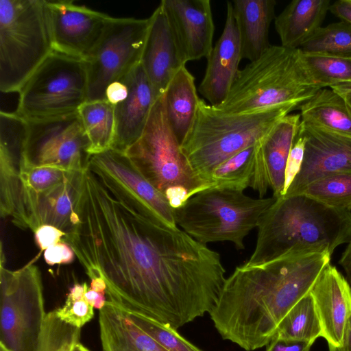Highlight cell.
Wrapping results in <instances>:
<instances>
[{
  "label": "cell",
  "mask_w": 351,
  "mask_h": 351,
  "mask_svg": "<svg viewBox=\"0 0 351 351\" xmlns=\"http://www.w3.org/2000/svg\"><path fill=\"white\" fill-rule=\"evenodd\" d=\"M79 222L62 239L108 301L174 329L209 313L226 280L220 254L149 215L87 166Z\"/></svg>",
  "instance_id": "obj_1"
},
{
  "label": "cell",
  "mask_w": 351,
  "mask_h": 351,
  "mask_svg": "<svg viewBox=\"0 0 351 351\" xmlns=\"http://www.w3.org/2000/svg\"><path fill=\"white\" fill-rule=\"evenodd\" d=\"M331 256L288 253L237 266L209 313L221 338L245 351L267 346L291 308L310 293Z\"/></svg>",
  "instance_id": "obj_2"
},
{
  "label": "cell",
  "mask_w": 351,
  "mask_h": 351,
  "mask_svg": "<svg viewBox=\"0 0 351 351\" xmlns=\"http://www.w3.org/2000/svg\"><path fill=\"white\" fill-rule=\"evenodd\" d=\"M254 252L247 264H258L288 253L335 249L351 240V212L330 207L304 194L276 198L260 217Z\"/></svg>",
  "instance_id": "obj_3"
},
{
  "label": "cell",
  "mask_w": 351,
  "mask_h": 351,
  "mask_svg": "<svg viewBox=\"0 0 351 351\" xmlns=\"http://www.w3.org/2000/svg\"><path fill=\"white\" fill-rule=\"evenodd\" d=\"M319 89L306 69L300 49L271 45L239 70L228 97L216 108L230 114L286 105L299 108Z\"/></svg>",
  "instance_id": "obj_4"
},
{
  "label": "cell",
  "mask_w": 351,
  "mask_h": 351,
  "mask_svg": "<svg viewBox=\"0 0 351 351\" xmlns=\"http://www.w3.org/2000/svg\"><path fill=\"white\" fill-rule=\"evenodd\" d=\"M297 108L280 106L249 113H226L200 99L193 125L180 145L195 173L213 186L211 174L224 161L260 142Z\"/></svg>",
  "instance_id": "obj_5"
},
{
  "label": "cell",
  "mask_w": 351,
  "mask_h": 351,
  "mask_svg": "<svg viewBox=\"0 0 351 351\" xmlns=\"http://www.w3.org/2000/svg\"><path fill=\"white\" fill-rule=\"evenodd\" d=\"M276 199L254 198L243 190L219 186L204 189L174 210L178 227L197 241H227L245 248V239L257 228L262 215Z\"/></svg>",
  "instance_id": "obj_6"
},
{
  "label": "cell",
  "mask_w": 351,
  "mask_h": 351,
  "mask_svg": "<svg viewBox=\"0 0 351 351\" xmlns=\"http://www.w3.org/2000/svg\"><path fill=\"white\" fill-rule=\"evenodd\" d=\"M125 154L174 210L197 192L213 186L195 173L182 153L169 126L162 95L156 101L141 136Z\"/></svg>",
  "instance_id": "obj_7"
},
{
  "label": "cell",
  "mask_w": 351,
  "mask_h": 351,
  "mask_svg": "<svg viewBox=\"0 0 351 351\" xmlns=\"http://www.w3.org/2000/svg\"><path fill=\"white\" fill-rule=\"evenodd\" d=\"M53 51L46 0L0 1V90L19 92Z\"/></svg>",
  "instance_id": "obj_8"
},
{
  "label": "cell",
  "mask_w": 351,
  "mask_h": 351,
  "mask_svg": "<svg viewBox=\"0 0 351 351\" xmlns=\"http://www.w3.org/2000/svg\"><path fill=\"white\" fill-rule=\"evenodd\" d=\"M19 93L15 112L27 121L76 113L88 99L86 62L53 50Z\"/></svg>",
  "instance_id": "obj_9"
},
{
  "label": "cell",
  "mask_w": 351,
  "mask_h": 351,
  "mask_svg": "<svg viewBox=\"0 0 351 351\" xmlns=\"http://www.w3.org/2000/svg\"><path fill=\"white\" fill-rule=\"evenodd\" d=\"M0 346L8 351H36L46 317L38 268L10 270L1 263Z\"/></svg>",
  "instance_id": "obj_10"
},
{
  "label": "cell",
  "mask_w": 351,
  "mask_h": 351,
  "mask_svg": "<svg viewBox=\"0 0 351 351\" xmlns=\"http://www.w3.org/2000/svg\"><path fill=\"white\" fill-rule=\"evenodd\" d=\"M149 19L111 17L101 38L84 60L87 101L106 99L107 87L141 63Z\"/></svg>",
  "instance_id": "obj_11"
},
{
  "label": "cell",
  "mask_w": 351,
  "mask_h": 351,
  "mask_svg": "<svg viewBox=\"0 0 351 351\" xmlns=\"http://www.w3.org/2000/svg\"><path fill=\"white\" fill-rule=\"evenodd\" d=\"M21 158L37 166L84 171L90 154V142L78 112L38 121H27Z\"/></svg>",
  "instance_id": "obj_12"
},
{
  "label": "cell",
  "mask_w": 351,
  "mask_h": 351,
  "mask_svg": "<svg viewBox=\"0 0 351 351\" xmlns=\"http://www.w3.org/2000/svg\"><path fill=\"white\" fill-rule=\"evenodd\" d=\"M85 170L76 171L62 183L41 192L21 185L12 222L34 232L43 225L55 226L66 235L71 232L79 222L77 209Z\"/></svg>",
  "instance_id": "obj_13"
},
{
  "label": "cell",
  "mask_w": 351,
  "mask_h": 351,
  "mask_svg": "<svg viewBox=\"0 0 351 351\" xmlns=\"http://www.w3.org/2000/svg\"><path fill=\"white\" fill-rule=\"evenodd\" d=\"M53 50L85 60L101 38L110 16L72 1H47Z\"/></svg>",
  "instance_id": "obj_14"
},
{
  "label": "cell",
  "mask_w": 351,
  "mask_h": 351,
  "mask_svg": "<svg viewBox=\"0 0 351 351\" xmlns=\"http://www.w3.org/2000/svg\"><path fill=\"white\" fill-rule=\"evenodd\" d=\"M300 131L305 139L304 160L282 196L298 195L319 178L351 172V136L308 125L302 120Z\"/></svg>",
  "instance_id": "obj_15"
},
{
  "label": "cell",
  "mask_w": 351,
  "mask_h": 351,
  "mask_svg": "<svg viewBox=\"0 0 351 351\" xmlns=\"http://www.w3.org/2000/svg\"><path fill=\"white\" fill-rule=\"evenodd\" d=\"M88 164L139 204L149 214L169 227H177L174 209L167 198L135 169L125 153L110 148L91 155Z\"/></svg>",
  "instance_id": "obj_16"
},
{
  "label": "cell",
  "mask_w": 351,
  "mask_h": 351,
  "mask_svg": "<svg viewBox=\"0 0 351 351\" xmlns=\"http://www.w3.org/2000/svg\"><path fill=\"white\" fill-rule=\"evenodd\" d=\"M185 63L207 58L213 46L215 25L209 0H162Z\"/></svg>",
  "instance_id": "obj_17"
},
{
  "label": "cell",
  "mask_w": 351,
  "mask_h": 351,
  "mask_svg": "<svg viewBox=\"0 0 351 351\" xmlns=\"http://www.w3.org/2000/svg\"><path fill=\"white\" fill-rule=\"evenodd\" d=\"M300 114H288L280 119L260 141L252 189L263 197L269 188L273 196H282L285 170L289 152L300 128Z\"/></svg>",
  "instance_id": "obj_18"
},
{
  "label": "cell",
  "mask_w": 351,
  "mask_h": 351,
  "mask_svg": "<svg viewBox=\"0 0 351 351\" xmlns=\"http://www.w3.org/2000/svg\"><path fill=\"white\" fill-rule=\"evenodd\" d=\"M149 19V28L141 64L158 99L186 63L160 3Z\"/></svg>",
  "instance_id": "obj_19"
},
{
  "label": "cell",
  "mask_w": 351,
  "mask_h": 351,
  "mask_svg": "<svg viewBox=\"0 0 351 351\" xmlns=\"http://www.w3.org/2000/svg\"><path fill=\"white\" fill-rule=\"evenodd\" d=\"M206 59L205 74L198 90L209 104L217 107L228 97L242 60L240 38L230 1L227 2L222 34Z\"/></svg>",
  "instance_id": "obj_20"
},
{
  "label": "cell",
  "mask_w": 351,
  "mask_h": 351,
  "mask_svg": "<svg viewBox=\"0 0 351 351\" xmlns=\"http://www.w3.org/2000/svg\"><path fill=\"white\" fill-rule=\"evenodd\" d=\"M121 80L128 95L114 106L115 134L111 149L125 153L141 136L157 99L141 63Z\"/></svg>",
  "instance_id": "obj_21"
},
{
  "label": "cell",
  "mask_w": 351,
  "mask_h": 351,
  "mask_svg": "<svg viewBox=\"0 0 351 351\" xmlns=\"http://www.w3.org/2000/svg\"><path fill=\"white\" fill-rule=\"evenodd\" d=\"M320 321L322 337L337 348L343 343L351 302V287L338 269L328 265L310 291Z\"/></svg>",
  "instance_id": "obj_22"
},
{
  "label": "cell",
  "mask_w": 351,
  "mask_h": 351,
  "mask_svg": "<svg viewBox=\"0 0 351 351\" xmlns=\"http://www.w3.org/2000/svg\"><path fill=\"white\" fill-rule=\"evenodd\" d=\"M276 5L275 0H234L232 2L242 59L252 62L271 46L269 29L276 18Z\"/></svg>",
  "instance_id": "obj_23"
},
{
  "label": "cell",
  "mask_w": 351,
  "mask_h": 351,
  "mask_svg": "<svg viewBox=\"0 0 351 351\" xmlns=\"http://www.w3.org/2000/svg\"><path fill=\"white\" fill-rule=\"evenodd\" d=\"M330 0H293L274 19L281 46L300 49L322 27Z\"/></svg>",
  "instance_id": "obj_24"
},
{
  "label": "cell",
  "mask_w": 351,
  "mask_h": 351,
  "mask_svg": "<svg viewBox=\"0 0 351 351\" xmlns=\"http://www.w3.org/2000/svg\"><path fill=\"white\" fill-rule=\"evenodd\" d=\"M99 323L103 351H168L108 300L99 310Z\"/></svg>",
  "instance_id": "obj_25"
},
{
  "label": "cell",
  "mask_w": 351,
  "mask_h": 351,
  "mask_svg": "<svg viewBox=\"0 0 351 351\" xmlns=\"http://www.w3.org/2000/svg\"><path fill=\"white\" fill-rule=\"evenodd\" d=\"M162 98L169 126L181 145L193 125L200 101L195 77L185 66L170 81Z\"/></svg>",
  "instance_id": "obj_26"
},
{
  "label": "cell",
  "mask_w": 351,
  "mask_h": 351,
  "mask_svg": "<svg viewBox=\"0 0 351 351\" xmlns=\"http://www.w3.org/2000/svg\"><path fill=\"white\" fill-rule=\"evenodd\" d=\"M299 109L304 123L351 136V111L344 97L332 88L319 89Z\"/></svg>",
  "instance_id": "obj_27"
},
{
  "label": "cell",
  "mask_w": 351,
  "mask_h": 351,
  "mask_svg": "<svg viewBox=\"0 0 351 351\" xmlns=\"http://www.w3.org/2000/svg\"><path fill=\"white\" fill-rule=\"evenodd\" d=\"M78 113L90 142V156L110 149L115 134L114 106L106 99L86 101Z\"/></svg>",
  "instance_id": "obj_28"
},
{
  "label": "cell",
  "mask_w": 351,
  "mask_h": 351,
  "mask_svg": "<svg viewBox=\"0 0 351 351\" xmlns=\"http://www.w3.org/2000/svg\"><path fill=\"white\" fill-rule=\"evenodd\" d=\"M276 335L313 343L322 337L320 321L310 293L291 308L279 324Z\"/></svg>",
  "instance_id": "obj_29"
},
{
  "label": "cell",
  "mask_w": 351,
  "mask_h": 351,
  "mask_svg": "<svg viewBox=\"0 0 351 351\" xmlns=\"http://www.w3.org/2000/svg\"><path fill=\"white\" fill-rule=\"evenodd\" d=\"M259 143L241 150L216 167L211 174L214 186L243 191L251 188L256 172Z\"/></svg>",
  "instance_id": "obj_30"
},
{
  "label": "cell",
  "mask_w": 351,
  "mask_h": 351,
  "mask_svg": "<svg viewBox=\"0 0 351 351\" xmlns=\"http://www.w3.org/2000/svg\"><path fill=\"white\" fill-rule=\"evenodd\" d=\"M302 58L309 75L319 88L351 83V58L303 52Z\"/></svg>",
  "instance_id": "obj_31"
},
{
  "label": "cell",
  "mask_w": 351,
  "mask_h": 351,
  "mask_svg": "<svg viewBox=\"0 0 351 351\" xmlns=\"http://www.w3.org/2000/svg\"><path fill=\"white\" fill-rule=\"evenodd\" d=\"M300 49L303 53L351 58V24L341 21L322 26Z\"/></svg>",
  "instance_id": "obj_32"
},
{
  "label": "cell",
  "mask_w": 351,
  "mask_h": 351,
  "mask_svg": "<svg viewBox=\"0 0 351 351\" xmlns=\"http://www.w3.org/2000/svg\"><path fill=\"white\" fill-rule=\"evenodd\" d=\"M299 194L330 207L351 212V172L330 175L306 185Z\"/></svg>",
  "instance_id": "obj_33"
},
{
  "label": "cell",
  "mask_w": 351,
  "mask_h": 351,
  "mask_svg": "<svg viewBox=\"0 0 351 351\" xmlns=\"http://www.w3.org/2000/svg\"><path fill=\"white\" fill-rule=\"evenodd\" d=\"M81 328L59 319L54 311L47 313L36 351H72L80 342Z\"/></svg>",
  "instance_id": "obj_34"
},
{
  "label": "cell",
  "mask_w": 351,
  "mask_h": 351,
  "mask_svg": "<svg viewBox=\"0 0 351 351\" xmlns=\"http://www.w3.org/2000/svg\"><path fill=\"white\" fill-rule=\"evenodd\" d=\"M19 163L7 151L0 148V215L13 214L21 190Z\"/></svg>",
  "instance_id": "obj_35"
},
{
  "label": "cell",
  "mask_w": 351,
  "mask_h": 351,
  "mask_svg": "<svg viewBox=\"0 0 351 351\" xmlns=\"http://www.w3.org/2000/svg\"><path fill=\"white\" fill-rule=\"evenodd\" d=\"M53 166H37L21 158L19 175L21 185L31 191L41 192L53 188L67 179L75 172Z\"/></svg>",
  "instance_id": "obj_36"
},
{
  "label": "cell",
  "mask_w": 351,
  "mask_h": 351,
  "mask_svg": "<svg viewBox=\"0 0 351 351\" xmlns=\"http://www.w3.org/2000/svg\"><path fill=\"white\" fill-rule=\"evenodd\" d=\"M128 314L138 327L168 351H202L168 324L141 315Z\"/></svg>",
  "instance_id": "obj_37"
},
{
  "label": "cell",
  "mask_w": 351,
  "mask_h": 351,
  "mask_svg": "<svg viewBox=\"0 0 351 351\" xmlns=\"http://www.w3.org/2000/svg\"><path fill=\"white\" fill-rule=\"evenodd\" d=\"M54 312L62 321L80 328L94 316V308L84 296L76 298L69 294L67 295L64 304L54 310Z\"/></svg>",
  "instance_id": "obj_38"
},
{
  "label": "cell",
  "mask_w": 351,
  "mask_h": 351,
  "mask_svg": "<svg viewBox=\"0 0 351 351\" xmlns=\"http://www.w3.org/2000/svg\"><path fill=\"white\" fill-rule=\"evenodd\" d=\"M304 150L305 139L301 134L299 128L289 152L287 162L283 195L285 193L287 189L300 171L304 160Z\"/></svg>",
  "instance_id": "obj_39"
},
{
  "label": "cell",
  "mask_w": 351,
  "mask_h": 351,
  "mask_svg": "<svg viewBox=\"0 0 351 351\" xmlns=\"http://www.w3.org/2000/svg\"><path fill=\"white\" fill-rule=\"evenodd\" d=\"M74 256L71 247L62 241L49 247L44 252L45 261L49 265L70 263Z\"/></svg>",
  "instance_id": "obj_40"
},
{
  "label": "cell",
  "mask_w": 351,
  "mask_h": 351,
  "mask_svg": "<svg viewBox=\"0 0 351 351\" xmlns=\"http://www.w3.org/2000/svg\"><path fill=\"white\" fill-rule=\"evenodd\" d=\"M35 240L41 250L62 241L66 234L58 228L50 225H43L34 232Z\"/></svg>",
  "instance_id": "obj_41"
},
{
  "label": "cell",
  "mask_w": 351,
  "mask_h": 351,
  "mask_svg": "<svg viewBox=\"0 0 351 351\" xmlns=\"http://www.w3.org/2000/svg\"><path fill=\"white\" fill-rule=\"evenodd\" d=\"M313 343L275 335L265 351H310Z\"/></svg>",
  "instance_id": "obj_42"
},
{
  "label": "cell",
  "mask_w": 351,
  "mask_h": 351,
  "mask_svg": "<svg viewBox=\"0 0 351 351\" xmlns=\"http://www.w3.org/2000/svg\"><path fill=\"white\" fill-rule=\"evenodd\" d=\"M128 95V88L122 80L111 83L106 90V99L114 106L123 101Z\"/></svg>",
  "instance_id": "obj_43"
},
{
  "label": "cell",
  "mask_w": 351,
  "mask_h": 351,
  "mask_svg": "<svg viewBox=\"0 0 351 351\" xmlns=\"http://www.w3.org/2000/svg\"><path fill=\"white\" fill-rule=\"evenodd\" d=\"M329 11L341 21L351 24V0H337L331 3Z\"/></svg>",
  "instance_id": "obj_44"
},
{
  "label": "cell",
  "mask_w": 351,
  "mask_h": 351,
  "mask_svg": "<svg viewBox=\"0 0 351 351\" xmlns=\"http://www.w3.org/2000/svg\"><path fill=\"white\" fill-rule=\"evenodd\" d=\"M106 293L95 291L90 287L85 293L84 297L86 301L93 308L101 309L105 305L107 300H106Z\"/></svg>",
  "instance_id": "obj_45"
},
{
  "label": "cell",
  "mask_w": 351,
  "mask_h": 351,
  "mask_svg": "<svg viewBox=\"0 0 351 351\" xmlns=\"http://www.w3.org/2000/svg\"><path fill=\"white\" fill-rule=\"evenodd\" d=\"M339 264L344 270L346 273V279L351 287V240L348 243L344 252L342 253L339 261Z\"/></svg>",
  "instance_id": "obj_46"
},
{
  "label": "cell",
  "mask_w": 351,
  "mask_h": 351,
  "mask_svg": "<svg viewBox=\"0 0 351 351\" xmlns=\"http://www.w3.org/2000/svg\"><path fill=\"white\" fill-rule=\"evenodd\" d=\"M337 351H351V302L344 327L342 346L337 348Z\"/></svg>",
  "instance_id": "obj_47"
},
{
  "label": "cell",
  "mask_w": 351,
  "mask_h": 351,
  "mask_svg": "<svg viewBox=\"0 0 351 351\" xmlns=\"http://www.w3.org/2000/svg\"><path fill=\"white\" fill-rule=\"evenodd\" d=\"M90 288L97 291L106 293L107 287L104 279L96 278L91 279Z\"/></svg>",
  "instance_id": "obj_48"
},
{
  "label": "cell",
  "mask_w": 351,
  "mask_h": 351,
  "mask_svg": "<svg viewBox=\"0 0 351 351\" xmlns=\"http://www.w3.org/2000/svg\"><path fill=\"white\" fill-rule=\"evenodd\" d=\"M72 351H90L86 347L82 345L80 342L77 343L73 347Z\"/></svg>",
  "instance_id": "obj_49"
},
{
  "label": "cell",
  "mask_w": 351,
  "mask_h": 351,
  "mask_svg": "<svg viewBox=\"0 0 351 351\" xmlns=\"http://www.w3.org/2000/svg\"><path fill=\"white\" fill-rule=\"evenodd\" d=\"M341 95L344 97L346 102L349 109L351 111V95L346 94V95Z\"/></svg>",
  "instance_id": "obj_50"
},
{
  "label": "cell",
  "mask_w": 351,
  "mask_h": 351,
  "mask_svg": "<svg viewBox=\"0 0 351 351\" xmlns=\"http://www.w3.org/2000/svg\"><path fill=\"white\" fill-rule=\"evenodd\" d=\"M328 351H337V348L332 346L328 345Z\"/></svg>",
  "instance_id": "obj_51"
}]
</instances>
